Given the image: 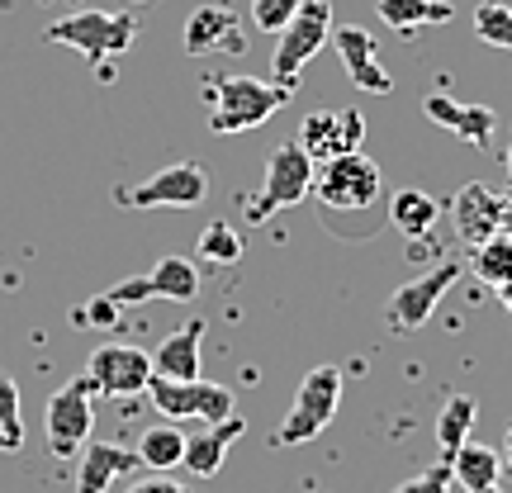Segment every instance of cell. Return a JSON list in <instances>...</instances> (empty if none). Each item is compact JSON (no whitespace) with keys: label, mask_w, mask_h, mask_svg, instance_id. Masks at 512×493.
I'll use <instances>...</instances> for the list:
<instances>
[{"label":"cell","mask_w":512,"mask_h":493,"mask_svg":"<svg viewBox=\"0 0 512 493\" xmlns=\"http://www.w3.org/2000/svg\"><path fill=\"white\" fill-rule=\"evenodd\" d=\"M285 86L261 81V76H209L204 81V100H209V128L214 133H247L261 128L271 114L290 105Z\"/></svg>","instance_id":"6da1fadb"},{"label":"cell","mask_w":512,"mask_h":493,"mask_svg":"<svg viewBox=\"0 0 512 493\" xmlns=\"http://www.w3.org/2000/svg\"><path fill=\"white\" fill-rule=\"evenodd\" d=\"M48 43H62V48H76L81 57H91L100 67V81H110V57L128 53L133 38H138V19L133 15H110V10H76L67 19H53L43 29Z\"/></svg>","instance_id":"7a4b0ae2"},{"label":"cell","mask_w":512,"mask_h":493,"mask_svg":"<svg viewBox=\"0 0 512 493\" xmlns=\"http://www.w3.org/2000/svg\"><path fill=\"white\" fill-rule=\"evenodd\" d=\"M313 200L328 214H366L380 204V166L366 152L318 162L313 166Z\"/></svg>","instance_id":"3957f363"},{"label":"cell","mask_w":512,"mask_h":493,"mask_svg":"<svg viewBox=\"0 0 512 493\" xmlns=\"http://www.w3.org/2000/svg\"><path fill=\"white\" fill-rule=\"evenodd\" d=\"M328 38H332V5L328 0H299V10L280 29V43H275V57H271L275 86L299 91V72L309 67L313 53L328 48Z\"/></svg>","instance_id":"277c9868"},{"label":"cell","mask_w":512,"mask_h":493,"mask_svg":"<svg viewBox=\"0 0 512 493\" xmlns=\"http://www.w3.org/2000/svg\"><path fill=\"white\" fill-rule=\"evenodd\" d=\"M309 195H313L309 152H304L299 143H280V147H271L261 190L247 200L242 214H247V223H266L271 214H280V209H290V204H299V200H309Z\"/></svg>","instance_id":"5b68a950"},{"label":"cell","mask_w":512,"mask_h":493,"mask_svg":"<svg viewBox=\"0 0 512 493\" xmlns=\"http://www.w3.org/2000/svg\"><path fill=\"white\" fill-rule=\"evenodd\" d=\"M337 403H342V370L337 366H313L304 380H299V394H294L290 413L280 422L275 441L280 446H299V441H313L332 418H337Z\"/></svg>","instance_id":"8992f818"},{"label":"cell","mask_w":512,"mask_h":493,"mask_svg":"<svg viewBox=\"0 0 512 493\" xmlns=\"http://www.w3.org/2000/svg\"><path fill=\"white\" fill-rule=\"evenodd\" d=\"M200 294V271L190 256H162L152 261L147 275H133V280H119L114 290H105L114 309H133V304H152V299H171V304H190Z\"/></svg>","instance_id":"52a82bcc"},{"label":"cell","mask_w":512,"mask_h":493,"mask_svg":"<svg viewBox=\"0 0 512 493\" xmlns=\"http://www.w3.org/2000/svg\"><path fill=\"white\" fill-rule=\"evenodd\" d=\"M147 399L171 422H223L233 418V389L214 380H147Z\"/></svg>","instance_id":"ba28073f"},{"label":"cell","mask_w":512,"mask_h":493,"mask_svg":"<svg viewBox=\"0 0 512 493\" xmlns=\"http://www.w3.org/2000/svg\"><path fill=\"white\" fill-rule=\"evenodd\" d=\"M91 380H67L57 389L48 408H43V432H48V446L53 456H81V446L91 441V427H95V403H91Z\"/></svg>","instance_id":"9c48e42d"},{"label":"cell","mask_w":512,"mask_h":493,"mask_svg":"<svg viewBox=\"0 0 512 493\" xmlns=\"http://www.w3.org/2000/svg\"><path fill=\"white\" fill-rule=\"evenodd\" d=\"M209 195V176L195 162H171L157 176H147L143 185L119 190V204L128 209H195Z\"/></svg>","instance_id":"30bf717a"},{"label":"cell","mask_w":512,"mask_h":493,"mask_svg":"<svg viewBox=\"0 0 512 493\" xmlns=\"http://www.w3.org/2000/svg\"><path fill=\"white\" fill-rule=\"evenodd\" d=\"M460 261H441V266H432L427 275H418V280H408V285H399V290L389 294V328L394 332H418L432 313H437V304L446 299V290L460 280Z\"/></svg>","instance_id":"8fae6325"},{"label":"cell","mask_w":512,"mask_h":493,"mask_svg":"<svg viewBox=\"0 0 512 493\" xmlns=\"http://www.w3.org/2000/svg\"><path fill=\"white\" fill-rule=\"evenodd\" d=\"M95 394H110V399H128V394H143L152 380V356L143 347H124V342H105L91 351V366H86Z\"/></svg>","instance_id":"7c38bea8"},{"label":"cell","mask_w":512,"mask_h":493,"mask_svg":"<svg viewBox=\"0 0 512 493\" xmlns=\"http://www.w3.org/2000/svg\"><path fill=\"white\" fill-rule=\"evenodd\" d=\"M366 143V119L356 110H318L299 124V147L309 152V162H332V157H351Z\"/></svg>","instance_id":"4fadbf2b"},{"label":"cell","mask_w":512,"mask_h":493,"mask_svg":"<svg viewBox=\"0 0 512 493\" xmlns=\"http://www.w3.org/2000/svg\"><path fill=\"white\" fill-rule=\"evenodd\" d=\"M332 48H337V57H342L347 76L356 81V91H366V95H389L394 91V76L384 72L380 53H375V38H370L366 29H356V24L332 29Z\"/></svg>","instance_id":"5bb4252c"},{"label":"cell","mask_w":512,"mask_h":493,"mask_svg":"<svg viewBox=\"0 0 512 493\" xmlns=\"http://www.w3.org/2000/svg\"><path fill=\"white\" fill-rule=\"evenodd\" d=\"M503 209L508 204L498 200L489 185H460V195L451 200V223H456V238L470 242V247H479V242H489L494 233H503Z\"/></svg>","instance_id":"9a60e30c"},{"label":"cell","mask_w":512,"mask_h":493,"mask_svg":"<svg viewBox=\"0 0 512 493\" xmlns=\"http://www.w3.org/2000/svg\"><path fill=\"white\" fill-rule=\"evenodd\" d=\"M242 53L247 43H242V24L233 15V5H223V0H209L200 5L195 15L185 19V53L190 57H204V53Z\"/></svg>","instance_id":"2e32d148"},{"label":"cell","mask_w":512,"mask_h":493,"mask_svg":"<svg viewBox=\"0 0 512 493\" xmlns=\"http://www.w3.org/2000/svg\"><path fill=\"white\" fill-rule=\"evenodd\" d=\"M422 114L437 128L456 133L460 143H475V147L489 143V138H494V124H498V114L489 110V105H460V100H451L446 91L427 95V100H422Z\"/></svg>","instance_id":"e0dca14e"},{"label":"cell","mask_w":512,"mask_h":493,"mask_svg":"<svg viewBox=\"0 0 512 493\" xmlns=\"http://www.w3.org/2000/svg\"><path fill=\"white\" fill-rule=\"evenodd\" d=\"M247 432V422L233 413V418H223V422H204L195 437H185V456H181V465L190 470V475H200V479H209V475H219L223 470V460H228V446Z\"/></svg>","instance_id":"ac0fdd59"},{"label":"cell","mask_w":512,"mask_h":493,"mask_svg":"<svg viewBox=\"0 0 512 493\" xmlns=\"http://www.w3.org/2000/svg\"><path fill=\"white\" fill-rule=\"evenodd\" d=\"M200 342H204V318H190L185 328L157 342L152 351V375L162 380H200Z\"/></svg>","instance_id":"d6986e66"},{"label":"cell","mask_w":512,"mask_h":493,"mask_svg":"<svg viewBox=\"0 0 512 493\" xmlns=\"http://www.w3.org/2000/svg\"><path fill=\"white\" fill-rule=\"evenodd\" d=\"M138 456L124 451V446H114V441H91V446H81V470H76V493H105L114 479L133 470Z\"/></svg>","instance_id":"ffe728a7"},{"label":"cell","mask_w":512,"mask_h":493,"mask_svg":"<svg viewBox=\"0 0 512 493\" xmlns=\"http://www.w3.org/2000/svg\"><path fill=\"white\" fill-rule=\"evenodd\" d=\"M451 465V479H456L465 493H503L498 489V475H503V456L494 446H479V441H465L456 456L446 460Z\"/></svg>","instance_id":"44dd1931"},{"label":"cell","mask_w":512,"mask_h":493,"mask_svg":"<svg viewBox=\"0 0 512 493\" xmlns=\"http://www.w3.org/2000/svg\"><path fill=\"white\" fill-rule=\"evenodd\" d=\"M441 219V204L427 195V190H394V200H389V223L399 228L403 238H427Z\"/></svg>","instance_id":"7402d4cb"},{"label":"cell","mask_w":512,"mask_h":493,"mask_svg":"<svg viewBox=\"0 0 512 493\" xmlns=\"http://www.w3.org/2000/svg\"><path fill=\"white\" fill-rule=\"evenodd\" d=\"M380 19L394 29V34L413 38L422 24H441L451 19V0H375Z\"/></svg>","instance_id":"603a6c76"},{"label":"cell","mask_w":512,"mask_h":493,"mask_svg":"<svg viewBox=\"0 0 512 493\" xmlns=\"http://www.w3.org/2000/svg\"><path fill=\"white\" fill-rule=\"evenodd\" d=\"M138 465L147 470H176L185 456V432L181 422H157V427H147L143 437H138Z\"/></svg>","instance_id":"cb8c5ba5"},{"label":"cell","mask_w":512,"mask_h":493,"mask_svg":"<svg viewBox=\"0 0 512 493\" xmlns=\"http://www.w3.org/2000/svg\"><path fill=\"white\" fill-rule=\"evenodd\" d=\"M479 418V403L470 394H451V399L441 403L437 413V441H441V460H451L470 441V427Z\"/></svg>","instance_id":"d4e9b609"},{"label":"cell","mask_w":512,"mask_h":493,"mask_svg":"<svg viewBox=\"0 0 512 493\" xmlns=\"http://www.w3.org/2000/svg\"><path fill=\"white\" fill-rule=\"evenodd\" d=\"M470 271H475L484 285L503 290V285L512 280V238L508 233H494L489 242H479L475 256H470Z\"/></svg>","instance_id":"484cf974"},{"label":"cell","mask_w":512,"mask_h":493,"mask_svg":"<svg viewBox=\"0 0 512 493\" xmlns=\"http://www.w3.org/2000/svg\"><path fill=\"white\" fill-rule=\"evenodd\" d=\"M200 261H209V266H233V261H242V238L238 228H228V223H209L200 233Z\"/></svg>","instance_id":"4316f807"},{"label":"cell","mask_w":512,"mask_h":493,"mask_svg":"<svg viewBox=\"0 0 512 493\" xmlns=\"http://www.w3.org/2000/svg\"><path fill=\"white\" fill-rule=\"evenodd\" d=\"M475 34L489 43V48H512V5L503 0H484L475 10Z\"/></svg>","instance_id":"83f0119b"},{"label":"cell","mask_w":512,"mask_h":493,"mask_svg":"<svg viewBox=\"0 0 512 493\" xmlns=\"http://www.w3.org/2000/svg\"><path fill=\"white\" fill-rule=\"evenodd\" d=\"M294 10H299V0H252V24L261 34H280L294 19Z\"/></svg>","instance_id":"f1b7e54d"},{"label":"cell","mask_w":512,"mask_h":493,"mask_svg":"<svg viewBox=\"0 0 512 493\" xmlns=\"http://www.w3.org/2000/svg\"><path fill=\"white\" fill-rule=\"evenodd\" d=\"M0 432L24 446V422H19V384L10 375H0Z\"/></svg>","instance_id":"f546056e"},{"label":"cell","mask_w":512,"mask_h":493,"mask_svg":"<svg viewBox=\"0 0 512 493\" xmlns=\"http://www.w3.org/2000/svg\"><path fill=\"white\" fill-rule=\"evenodd\" d=\"M451 465L441 460V465H432V470H422V475H413V479H403L394 493H451Z\"/></svg>","instance_id":"4dcf8cb0"},{"label":"cell","mask_w":512,"mask_h":493,"mask_svg":"<svg viewBox=\"0 0 512 493\" xmlns=\"http://www.w3.org/2000/svg\"><path fill=\"white\" fill-rule=\"evenodd\" d=\"M128 493H190V489L176 484V479H166V475H152V479H138Z\"/></svg>","instance_id":"1f68e13d"},{"label":"cell","mask_w":512,"mask_h":493,"mask_svg":"<svg viewBox=\"0 0 512 493\" xmlns=\"http://www.w3.org/2000/svg\"><path fill=\"white\" fill-rule=\"evenodd\" d=\"M86 318H91V323H114V318H119V309H114L110 299L100 294V299H91V309H86Z\"/></svg>","instance_id":"d6a6232c"},{"label":"cell","mask_w":512,"mask_h":493,"mask_svg":"<svg viewBox=\"0 0 512 493\" xmlns=\"http://www.w3.org/2000/svg\"><path fill=\"white\" fill-rule=\"evenodd\" d=\"M498 456H503V465L512 470V427H508V437H503V451H498Z\"/></svg>","instance_id":"836d02e7"},{"label":"cell","mask_w":512,"mask_h":493,"mask_svg":"<svg viewBox=\"0 0 512 493\" xmlns=\"http://www.w3.org/2000/svg\"><path fill=\"white\" fill-rule=\"evenodd\" d=\"M498 294H503V304H508V313H512V280H508V285H503Z\"/></svg>","instance_id":"e575fe53"},{"label":"cell","mask_w":512,"mask_h":493,"mask_svg":"<svg viewBox=\"0 0 512 493\" xmlns=\"http://www.w3.org/2000/svg\"><path fill=\"white\" fill-rule=\"evenodd\" d=\"M0 451H19V446H15L10 437H5V432H0Z\"/></svg>","instance_id":"d590c367"},{"label":"cell","mask_w":512,"mask_h":493,"mask_svg":"<svg viewBox=\"0 0 512 493\" xmlns=\"http://www.w3.org/2000/svg\"><path fill=\"white\" fill-rule=\"evenodd\" d=\"M503 162H508V176H512V147H508V157H503Z\"/></svg>","instance_id":"8d00e7d4"},{"label":"cell","mask_w":512,"mask_h":493,"mask_svg":"<svg viewBox=\"0 0 512 493\" xmlns=\"http://www.w3.org/2000/svg\"><path fill=\"white\" fill-rule=\"evenodd\" d=\"M128 5H147V0H128Z\"/></svg>","instance_id":"74e56055"}]
</instances>
